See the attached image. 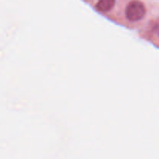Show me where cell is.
I'll list each match as a JSON object with an SVG mask.
<instances>
[{
	"label": "cell",
	"mask_w": 159,
	"mask_h": 159,
	"mask_svg": "<svg viewBox=\"0 0 159 159\" xmlns=\"http://www.w3.org/2000/svg\"><path fill=\"white\" fill-rule=\"evenodd\" d=\"M127 20L132 22L142 20L146 14V8L143 2L139 0H133L127 5L125 11Z\"/></svg>",
	"instance_id": "obj_1"
},
{
	"label": "cell",
	"mask_w": 159,
	"mask_h": 159,
	"mask_svg": "<svg viewBox=\"0 0 159 159\" xmlns=\"http://www.w3.org/2000/svg\"><path fill=\"white\" fill-rule=\"evenodd\" d=\"M116 3V0H98L96 5V10L106 13L113 9Z\"/></svg>",
	"instance_id": "obj_2"
}]
</instances>
